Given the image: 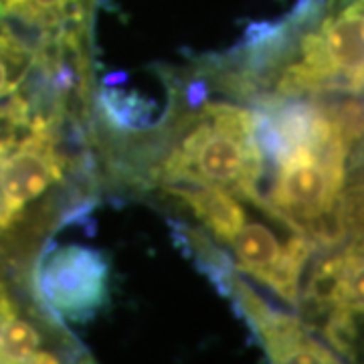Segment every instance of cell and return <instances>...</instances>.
Segmentation results:
<instances>
[{"label":"cell","instance_id":"277c9868","mask_svg":"<svg viewBox=\"0 0 364 364\" xmlns=\"http://www.w3.org/2000/svg\"><path fill=\"white\" fill-rule=\"evenodd\" d=\"M0 364H93L53 314L0 273Z\"/></svg>","mask_w":364,"mask_h":364},{"label":"cell","instance_id":"7a4b0ae2","mask_svg":"<svg viewBox=\"0 0 364 364\" xmlns=\"http://www.w3.org/2000/svg\"><path fill=\"white\" fill-rule=\"evenodd\" d=\"M277 221L287 219L273 207L263 213L259 221H249L247 213L227 245L233 253L235 272H243L269 287L284 301L298 306L301 275L316 247L299 229L284 227L277 231Z\"/></svg>","mask_w":364,"mask_h":364},{"label":"cell","instance_id":"6da1fadb","mask_svg":"<svg viewBox=\"0 0 364 364\" xmlns=\"http://www.w3.org/2000/svg\"><path fill=\"white\" fill-rule=\"evenodd\" d=\"M263 154L257 114L215 102L182 124L156 178L164 186H219L241 198H259Z\"/></svg>","mask_w":364,"mask_h":364},{"label":"cell","instance_id":"52a82bcc","mask_svg":"<svg viewBox=\"0 0 364 364\" xmlns=\"http://www.w3.org/2000/svg\"><path fill=\"white\" fill-rule=\"evenodd\" d=\"M360 316L363 312L350 308H336L326 316L322 336L330 348L344 356L350 364L358 363L360 350Z\"/></svg>","mask_w":364,"mask_h":364},{"label":"cell","instance_id":"8992f818","mask_svg":"<svg viewBox=\"0 0 364 364\" xmlns=\"http://www.w3.org/2000/svg\"><path fill=\"white\" fill-rule=\"evenodd\" d=\"M306 314L328 316L336 308L363 312V241L350 239L342 251L320 261L306 287Z\"/></svg>","mask_w":364,"mask_h":364},{"label":"cell","instance_id":"3957f363","mask_svg":"<svg viewBox=\"0 0 364 364\" xmlns=\"http://www.w3.org/2000/svg\"><path fill=\"white\" fill-rule=\"evenodd\" d=\"M33 291L53 316L87 322L109 298V263L97 249L59 247L33 272Z\"/></svg>","mask_w":364,"mask_h":364},{"label":"cell","instance_id":"5b68a950","mask_svg":"<svg viewBox=\"0 0 364 364\" xmlns=\"http://www.w3.org/2000/svg\"><path fill=\"white\" fill-rule=\"evenodd\" d=\"M223 291L235 299L243 318L253 328L269 364H342L322 340L314 336L304 320L273 310L237 272L229 275Z\"/></svg>","mask_w":364,"mask_h":364}]
</instances>
